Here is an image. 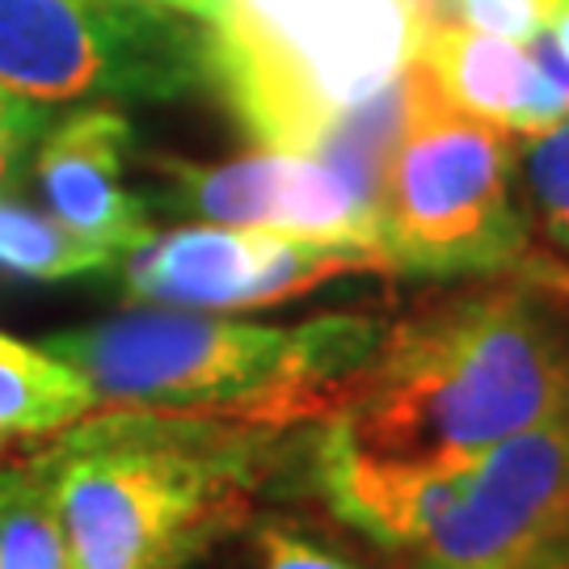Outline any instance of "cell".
I'll use <instances>...</instances> for the list:
<instances>
[{
    "mask_svg": "<svg viewBox=\"0 0 569 569\" xmlns=\"http://www.w3.org/2000/svg\"><path fill=\"white\" fill-rule=\"evenodd\" d=\"M536 279L451 287L385 326L326 422L376 460L465 465L569 406V321Z\"/></svg>",
    "mask_w": 569,
    "mask_h": 569,
    "instance_id": "6da1fadb",
    "label": "cell"
},
{
    "mask_svg": "<svg viewBox=\"0 0 569 569\" xmlns=\"http://www.w3.org/2000/svg\"><path fill=\"white\" fill-rule=\"evenodd\" d=\"M291 430L98 406L30 451L77 569H190L300 460Z\"/></svg>",
    "mask_w": 569,
    "mask_h": 569,
    "instance_id": "7a4b0ae2",
    "label": "cell"
},
{
    "mask_svg": "<svg viewBox=\"0 0 569 569\" xmlns=\"http://www.w3.org/2000/svg\"><path fill=\"white\" fill-rule=\"evenodd\" d=\"M380 317L317 312L296 326L232 312L127 308L56 329L39 346L93 388L98 406L207 413L300 430L329 418L385 338Z\"/></svg>",
    "mask_w": 569,
    "mask_h": 569,
    "instance_id": "3957f363",
    "label": "cell"
},
{
    "mask_svg": "<svg viewBox=\"0 0 569 569\" xmlns=\"http://www.w3.org/2000/svg\"><path fill=\"white\" fill-rule=\"evenodd\" d=\"M207 89L258 148L305 152L406 77L422 26L406 0H211Z\"/></svg>",
    "mask_w": 569,
    "mask_h": 569,
    "instance_id": "277c9868",
    "label": "cell"
},
{
    "mask_svg": "<svg viewBox=\"0 0 569 569\" xmlns=\"http://www.w3.org/2000/svg\"><path fill=\"white\" fill-rule=\"evenodd\" d=\"M409 114L380 199V244L401 279L528 274L536 258L519 203L515 136L456 110L409 60Z\"/></svg>",
    "mask_w": 569,
    "mask_h": 569,
    "instance_id": "5b68a950",
    "label": "cell"
},
{
    "mask_svg": "<svg viewBox=\"0 0 569 569\" xmlns=\"http://www.w3.org/2000/svg\"><path fill=\"white\" fill-rule=\"evenodd\" d=\"M0 89L26 102H178L207 89V30L161 4L0 0Z\"/></svg>",
    "mask_w": 569,
    "mask_h": 569,
    "instance_id": "8992f818",
    "label": "cell"
},
{
    "mask_svg": "<svg viewBox=\"0 0 569 569\" xmlns=\"http://www.w3.org/2000/svg\"><path fill=\"white\" fill-rule=\"evenodd\" d=\"M409 569H569V406L448 465Z\"/></svg>",
    "mask_w": 569,
    "mask_h": 569,
    "instance_id": "52a82bcc",
    "label": "cell"
},
{
    "mask_svg": "<svg viewBox=\"0 0 569 569\" xmlns=\"http://www.w3.org/2000/svg\"><path fill=\"white\" fill-rule=\"evenodd\" d=\"M350 274L392 270L371 249L228 224H182L152 232L119 258V283L131 300L190 312L274 308L342 283Z\"/></svg>",
    "mask_w": 569,
    "mask_h": 569,
    "instance_id": "ba28073f",
    "label": "cell"
},
{
    "mask_svg": "<svg viewBox=\"0 0 569 569\" xmlns=\"http://www.w3.org/2000/svg\"><path fill=\"white\" fill-rule=\"evenodd\" d=\"M148 169L157 173V186L143 199L164 216L350 244L385 258L380 207L367 203L321 157L258 148L249 157L216 164L152 157Z\"/></svg>",
    "mask_w": 569,
    "mask_h": 569,
    "instance_id": "9c48e42d",
    "label": "cell"
},
{
    "mask_svg": "<svg viewBox=\"0 0 569 569\" xmlns=\"http://www.w3.org/2000/svg\"><path fill=\"white\" fill-rule=\"evenodd\" d=\"M413 63L456 110L493 122L515 140H536L569 119V63L552 30L523 42L481 34L460 21H435L418 34Z\"/></svg>",
    "mask_w": 569,
    "mask_h": 569,
    "instance_id": "30bf717a",
    "label": "cell"
},
{
    "mask_svg": "<svg viewBox=\"0 0 569 569\" xmlns=\"http://www.w3.org/2000/svg\"><path fill=\"white\" fill-rule=\"evenodd\" d=\"M131 140L127 114L98 102L42 127L34 143V182L51 216L119 258L157 232L148 199L127 186Z\"/></svg>",
    "mask_w": 569,
    "mask_h": 569,
    "instance_id": "8fae6325",
    "label": "cell"
},
{
    "mask_svg": "<svg viewBox=\"0 0 569 569\" xmlns=\"http://www.w3.org/2000/svg\"><path fill=\"white\" fill-rule=\"evenodd\" d=\"M93 409V388L63 359L0 333V460L51 443Z\"/></svg>",
    "mask_w": 569,
    "mask_h": 569,
    "instance_id": "7c38bea8",
    "label": "cell"
},
{
    "mask_svg": "<svg viewBox=\"0 0 569 569\" xmlns=\"http://www.w3.org/2000/svg\"><path fill=\"white\" fill-rule=\"evenodd\" d=\"M519 178L528 224L540 241L531 270L519 279H536L557 296H569V119L528 140L519 157Z\"/></svg>",
    "mask_w": 569,
    "mask_h": 569,
    "instance_id": "4fadbf2b",
    "label": "cell"
},
{
    "mask_svg": "<svg viewBox=\"0 0 569 569\" xmlns=\"http://www.w3.org/2000/svg\"><path fill=\"white\" fill-rule=\"evenodd\" d=\"M119 253L84 241L81 232L60 224L39 207L0 194V270L39 283H68L89 274H110Z\"/></svg>",
    "mask_w": 569,
    "mask_h": 569,
    "instance_id": "5bb4252c",
    "label": "cell"
},
{
    "mask_svg": "<svg viewBox=\"0 0 569 569\" xmlns=\"http://www.w3.org/2000/svg\"><path fill=\"white\" fill-rule=\"evenodd\" d=\"M0 569H77L51 486L30 456L0 460Z\"/></svg>",
    "mask_w": 569,
    "mask_h": 569,
    "instance_id": "9a60e30c",
    "label": "cell"
},
{
    "mask_svg": "<svg viewBox=\"0 0 569 569\" xmlns=\"http://www.w3.org/2000/svg\"><path fill=\"white\" fill-rule=\"evenodd\" d=\"M253 549L262 569H367L359 557L321 540L312 528L296 519H262L253 528Z\"/></svg>",
    "mask_w": 569,
    "mask_h": 569,
    "instance_id": "2e32d148",
    "label": "cell"
},
{
    "mask_svg": "<svg viewBox=\"0 0 569 569\" xmlns=\"http://www.w3.org/2000/svg\"><path fill=\"white\" fill-rule=\"evenodd\" d=\"M566 0H451V21L510 42H531L561 13Z\"/></svg>",
    "mask_w": 569,
    "mask_h": 569,
    "instance_id": "e0dca14e",
    "label": "cell"
},
{
    "mask_svg": "<svg viewBox=\"0 0 569 569\" xmlns=\"http://www.w3.org/2000/svg\"><path fill=\"white\" fill-rule=\"evenodd\" d=\"M42 127H47V114L39 102H26L18 93L0 89V186L13 173V164L39 143Z\"/></svg>",
    "mask_w": 569,
    "mask_h": 569,
    "instance_id": "ac0fdd59",
    "label": "cell"
},
{
    "mask_svg": "<svg viewBox=\"0 0 569 569\" xmlns=\"http://www.w3.org/2000/svg\"><path fill=\"white\" fill-rule=\"evenodd\" d=\"M406 9L422 30L435 26V21H451V0H406Z\"/></svg>",
    "mask_w": 569,
    "mask_h": 569,
    "instance_id": "d6986e66",
    "label": "cell"
},
{
    "mask_svg": "<svg viewBox=\"0 0 569 569\" xmlns=\"http://www.w3.org/2000/svg\"><path fill=\"white\" fill-rule=\"evenodd\" d=\"M127 4H161V9H173V13H186V18L203 21L211 0H127Z\"/></svg>",
    "mask_w": 569,
    "mask_h": 569,
    "instance_id": "ffe728a7",
    "label": "cell"
},
{
    "mask_svg": "<svg viewBox=\"0 0 569 569\" xmlns=\"http://www.w3.org/2000/svg\"><path fill=\"white\" fill-rule=\"evenodd\" d=\"M552 42H557V51H561V56H566V63H569V0L561 4L557 21H552Z\"/></svg>",
    "mask_w": 569,
    "mask_h": 569,
    "instance_id": "44dd1931",
    "label": "cell"
}]
</instances>
